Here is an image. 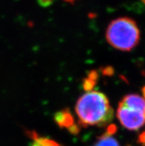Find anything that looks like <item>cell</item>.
<instances>
[{"instance_id": "obj_12", "label": "cell", "mask_w": 145, "mask_h": 146, "mask_svg": "<svg viewBox=\"0 0 145 146\" xmlns=\"http://www.w3.org/2000/svg\"><path fill=\"white\" fill-rule=\"evenodd\" d=\"M87 77L93 80V81H96L97 82L98 80H99V73H98L97 70H90L87 74Z\"/></svg>"}, {"instance_id": "obj_5", "label": "cell", "mask_w": 145, "mask_h": 146, "mask_svg": "<svg viewBox=\"0 0 145 146\" xmlns=\"http://www.w3.org/2000/svg\"><path fill=\"white\" fill-rule=\"evenodd\" d=\"M53 119L61 128H68L75 123L73 116L68 108L56 112L53 116Z\"/></svg>"}, {"instance_id": "obj_4", "label": "cell", "mask_w": 145, "mask_h": 146, "mask_svg": "<svg viewBox=\"0 0 145 146\" xmlns=\"http://www.w3.org/2000/svg\"><path fill=\"white\" fill-rule=\"evenodd\" d=\"M120 104L130 109L144 113L145 111V100L138 94H127L124 96Z\"/></svg>"}, {"instance_id": "obj_7", "label": "cell", "mask_w": 145, "mask_h": 146, "mask_svg": "<svg viewBox=\"0 0 145 146\" xmlns=\"http://www.w3.org/2000/svg\"><path fill=\"white\" fill-rule=\"evenodd\" d=\"M93 146H120L115 138L112 136H107L103 133L99 137L96 143Z\"/></svg>"}, {"instance_id": "obj_1", "label": "cell", "mask_w": 145, "mask_h": 146, "mask_svg": "<svg viewBox=\"0 0 145 146\" xmlns=\"http://www.w3.org/2000/svg\"><path fill=\"white\" fill-rule=\"evenodd\" d=\"M75 113L79 118L80 127L90 125L105 127L113 119L114 111L110 102L103 93L90 91L85 93L78 100Z\"/></svg>"}, {"instance_id": "obj_8", "label": "cell", "mask_w": 145, "mask_h": 146, "mask_svg": "<svg viewBox=\"0 0 145 146\" xmlns=\"http://www.w3.org/2000/svg\"><path fill=\"white\" fill-rule=\"evenodd\" d=\"M96 83H97V82L93 81L88 77H86L83 79L81 85H82V88L84 91L86 92H90V91H92L94 87L96 86Z\"/></svg>"}, {"instance_id": "obj_17", "label": "cell", "mask_w": 145, "mask_h": 146, "mask_svg": "<svg viewBox=\"0 0 145 146\" xmlns=\"http://www.w3.org/2000/svg\"><path fill=\"white\" fill-rule=\"evenodd\" d=\"M141 1H142V2L145 5V0H141Z\"/></svg>"}, {"instance_id": "obj_2", "label": "cell", "mask_w": 145, "mask_h": 146, "mask_svg": "<svg viewBox=\"0 0 145 146\" xmlns=\"http://www.w3.org/2000/svg\"><path fill=\"white\" fill-rule=\"evenodd\" d=\"M106 39L109 44L117 50L130 51L139 43L140 31L132 19L119 17L109 24Z\"/></svg>"}, {"instance_id": "obj_10", "label": "cell", "mask_w": 145, "mask_h": 146, "mask_svg": "<svg viewBox=\"0 0 145 146\" xmlns=\"http://www.w3.org/2000/svg\"><path fill=\"white\" fill-rule=\"evenodd\" d=\"M101 74L104 75V76H113L115 73V70H114L113 68L111 66H106L105 68H101Z\"/></svg>"}, {"instance_id": "obj_14", "label": "cell", "mask_w": 145, "mask_h": 146, "mask_svg": "<svg viewBox=\"0 0 145 146\" xmlns=\"http://www.w3.org/2000/svg\"><path fill=\"white\" fill-rule=\"evenodd\" d=\"M138 143H142V144H145V131L143 132L142 134H140L138 137Z\"/></svg>"}, {"instance_id": "obj_9", "label": "cell", "mask_w": 145, "mask_h": 146, "mask_svg": "<svg viewBox=\"0 0 145 146\" xmlns=\"http://www.w3.org/2000/svg\"><path fill=\"white\" fill-rule=\"evenodd\" d=\"M68 131H69V133L73 134V135H78L79 133H80V131H81V127L79 126V124H75L74 123L73 125H72L70 127H69L68 128H67Z\"/></svg>"}, {"instance_id": "obj_15", "label": "cell", "mask_w": 145, "mask_h": 146, "mask_svg": "<svg viewBox=\"0 0 145 146\" xmlns=\"http://www.w3.org/2000/svg\"><path fill=\"white\" fill-rule=\"evenodd\" d=\"M142 94H143L144 97V99H145V85L142 88Z\"/></svg>"}, {"instance_id": "obj_3", "label": "cell", "mask_w": 145, "mask_h": 146, "mask_svg": "<svg viewBox=\"0 0 145 146\" xmlns=\"http://www.w3.org/2000/svg\"><path fill=\"white\" fill-rule=\"evenodd\" d=\"M116 117L121 125L130 131H137L145 124L144 113L130 109L119 103Z\"/></svg>"}, {"instance_id": "obj_11", "label": "cell", "mask_w": 145, "mask_h": 146, "mask_svg": "<svg viewBox=\"0 0 145 146\" xmlns=\"http://www.w3.org/2000/svg\"><path fill=\"white\" fill-rule=\"evenodd\" d=\"M116 131H117V127H116V125L110 124L107 126L106 131L104 133V134L107 136H112L114 133H116Z\"/></svg>"}, {"instance_id": "obj_16", "label": "cell", "mask_w": 145, "mask_h": 146, "mask_svg": "<svg viewBox=\"0 0 145 146\" xmlns=\"http://www.w3.org/2000/svg\"><path fill=\"white\" fill-rule=\"evenodd\" d=\"M64 1H65L67 2H69V3H73L75 0H64Z\"/></svg>"}, {"instance_id": "obj_19", "label": "cell", "mask_w": 145, "mask_h": 146, "mask_svg": "<svg viewBox=\"0 0 145 146\" xmlns=\"http://www.w3.org/2000/svg\"><path fill=\"white\" fill-rule=\"evenodd\" d=\"M127 146H131V145H127Z\"/></svg>"}, {"instance_id": "obj_18", "label": "cell", "mask_w": 145, "mask_h": 146, "mask_svg": "<svg viewBox=\"0 0 145 146\" xmlns=\"http://www.w3.org/2000/svg\"><path fill=\"white\" fill-rule=\"evenodd\" d=\"M144 119H145V111L144 112Z\"/></svg>"}, {"instance_id": "obj_13", "label": "cell", "mask_w": 145, "mask_h": 146, "mask_svg": "<svg viewBox=\"0 0 145 146\" xmlns=\"http://www.w3.org/2000/svg\"><path fill=\"white\" fill-rule=\"evenodd\" d=\"M37 2L41 7H48L53 4V0H37Z\"/></svg>"}, {"instance_id": "obj_6", "label": "cell", "mask_w": 145, "mask_h": 146, "mask_svg": "<svg viewBox=\"0 0 145 146\" xmlns=\"http://www.w3.org/2000/svg\"><path fill=\"white\" fill-rule=\"evenodd\" d=\"M26 133L28 137L33 139L30 146H62L53 139L40 137L35 131H27Z\"/></svg>"}]
</instances>
